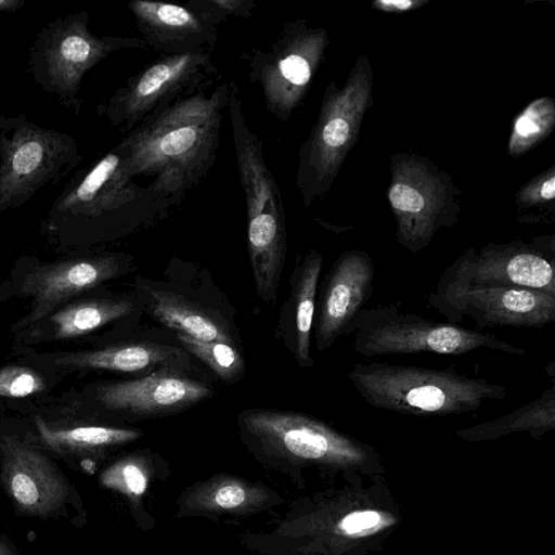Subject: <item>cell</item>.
Here are the masks:
<instances>
[{
  "mask_svg": "<svg viewBox=\"0 0 555 555\" xmlns=\"http://www.w3.org/2000/svg\"><path fill=\"white\" fill-rule=\"evenodd\" d=\"M180 356L177 348L149 343H130L95 350L62 353L53 363L66 370H104L142 372L175 362Z\"/></svg>",
  "mask_w": 555,
  "mask_h": 555,
  "instance_id": "d4e9b609",
  "label": "cell"
},
{
  "mask_svg": "<svg viewBox=\"0 0 555 555\" xmlns=\"http://www.w3.org/2000/svg\"><path fill=\"white\" fill-rule=\"evenodd\" d=\"M371 94V78L356 70L343 89L327 88L319 117L299 151L296 186L308 207L330 189L356 141Z\"/></svg>",
  "mask_w": 555,
  "mask_h": 555,
  "instance_id": "30bf717a",
  "label": "cell"
},
{
  "mask_svg": "<svg viewBox=\"0 0 555 555\" xmlns=\"http://www.w3.org/2000/svg\"><path fill=\"white\" fill-rule=\"evenodd\" d=\"M425 173L417 168L398 172L388 191L398 222L397 240L413 254L427 247L441 225L450 224L442 214L441 190Z\"/></svg>",
  "mask_w": 555,
  "mask_h": 555,
  "instance_id": "ffe728a7",
  "label": "cell"
},
{
  "mask_svg": "<svg viewBox=\"0 0 555 555\" xmlns=\"http://www.w3.org/2000/svg\"><path fill=\"white\" fill-rule=\"evenodd\" d=\"M555 121L554 103L542 98L530 103L516 118L509 141V153L519 155L544 139Z\"/></svg>",
  "mask_w": 555,
  "mask_h": 555,
  "instance_id": "83f0119b",
  "label": "cell"
},
{
  "mask_svg": "<svg viewBox=\"0 0 555 555\" xmlns=\"http://www.w3.org/2000/svg\"><path fill=\"white\" fill-rule=\"evenodd\" d=\"M167 476L168 468L156 454L137 451L105 465L98 475V482L101 488L122 495L138 527L150 530L154 518L144 507V498L155 480Z\"/></svg>",
  "mask_w": 555,
  "mask_h": 555,
  "instance_id": "603a6c76",
  "label": "cell"
},
{
  "mask_svg": "<svg viewBox=\"0 0 555 555\" xmlns=\"http://www.w3.org/2000/svg\"><path fill=\"white\" fill-rule=\"evenodd\" d=\"M0 555H21L13 540L4 533L0 534Z\"/></svg>",
  "mask_w": 555,
  "mask_h": 555,
  "instance_id": "e575fe53",
  "label": "cell"
},
{
  "mask_svg": "<svg viewBox=\"0 0 555 555\" xmlns=\"http://www.w3.org/2000/svg\"><path fill=\"white\" fill-rule=\"evenodd\" d=\"M0 489L18 517L87 522L76 486L52 457L30 438L0 437Z\"/></svg>",
  "mask_w": 555,
  "mask_h": 555,
  "instance_id": "9c48e42d",
  "label": "cell"
},
{
  "mask_svg": "<svg viewBox=\"0 0 555 555\" xmlns=\"http://www.w3.org/2000/svg\"><path fill=\"white\" fill-rule=\"evenodd\" d=\"M46 386L43 376L34 369L13 364L0 367L1 397H28L43 391Z\"/></svg>",
  "mask_w": 555,
  "mask_h": 555,
  "instance_id": "f546056e",
  "label": "cell"
},
{
  "mask_svg": "<svg viewBox=\"0 0 555 555\" xmlns=\"http://www.w3.org/2000/svg\"><path fill=\"white\" fill-rule=\"evenodd\" d=\"M326 43L324 29L296 20L286 23L268 48L247 55L248 77L280 121H287L305 98Z\"/></svg>",
  "mask_w": 555,
  "mask_h": 555,
  "instance_id": "8fae6325",
  "label": "cell"
},
{
  "mask_svg": "<svg viewBox=\"0 0 555 555\" xmlns=\"http://www.w3.org/2000/svg\"><path fill=\"white\" fill-rule=\"evenodd\" d=\"M88 22L87 10L57 16L37 33L29 48L28 73L35 82L76 115L88 70L113 53L147 47L138 37L96 36Z\"/></svg>",
  "mask_w": 555,
  "mask_h": 555,
  "instance_id": "8992f818",
  "label": "cell"
},
{
  "mask_svg": "<svg viewBox=\"0 0 555 555\" xmlns=\"http://www.w3.org/2000/svg\"><path fill=\"white\" fill-rule=\"evenodd\" d=\"M375 264L363 250L343 253L323 281L315 306V345L330 349L338 338L351 335L354 320L374 293Z\"/></svg>",
  "mask_w": 555,
  "mask_h": 555,
  "instance_id": "9a60e30c",
  "label": "cell"
},
{
  "mask_svg": "<svg viewBox=\"0 0 555 555\" xmlns=\"http://www.w3.org/2000/svg\"><path fill=\"white\" fill-rule=\"evenodd\" d=\"M284 504L280 492L259 480L219 473L188 486L175 501L177 517H249Z\"/></svg>",
  "mask_w": 555,
  "mask_h": 555,
  "instance_id": "ac0fdd59",
  "label": "cell"
},
{
  "mask_svg": "<svg viewBox=\"0 0 555 555\" xmlns=\"http://www.w3.org/2000/svg\"><path fill=\"white\" fill-rule=\"evenodd\" d=\"M210 390L183 375L158 371L130 380L100 384L96 401L106 410L137 416L167 414L188 408L206 397Z\"/></svg>",
  "mask_w": 555,
  "mask_h": 555,
  "instance_id": "d6986e66",
  "label": "cell"
},
{
  "mask_svg": "<svg viewBox=\"0 0 555 555\" xmlns=\"http://www.w3.org/2000/svg\"><path fill=\"white\" fill-rule=\"evenodd\" d=\"M217 74L210 53L162 54L129 77L99 114L127 133L173 101L212 83Z\"/></svg>",
  "mask_w": 555,
  "mask_h": 555,
  "instance_id": "7c38bea8",
  "label": "cell"
},
{
  "mask_svg": "<svg viewBox=\"0 0 555 555\" xmlns=\"http://www.w3.org/2000/svg\"><path fill=\"white\" fill-rule=\"evenodd\" d=\"M229 82L182 96L127 132L118 143L132 178L146 177L159 195L179 205L214 166Z\"/></svg>",
  "mask_w": 555,
  "mask_h": 555,
  "instance_id": "6da1fadb",
  "label": "cell"
},
{
  "mask_svg": "<svg viewBox=\"0 0 555 555\" xmlns=\"http://www.w3.org/2000/svg\"><path fill=\"white\" fill-rule=\"evenodd\" d=\"M347 376L367 405L403 415H462L506 398L504 385L457 372L454 365L354 363Z\"/></svg>",
  "mask_w": 555,
  "mask_h": 555,
  "instance_id": "3957f363",
  "label": "cell"
},
{
  "mask_svg": "<svg viewBox=\"0 0 555 555\" xmlns=\"http://www.w3.org/2000/svg\"><path fill=\"white\" fill-rule=\"evenodd\" d=\"M81 159L73 135L40 127L24 115H0V212L20 208Z\"/></svg>",
  "mask_w": 555,
  "mask_h": 555,
  "instance_id": "ba28073f",
  "label": "cell"
},
{
  "mask_svg": "<svg viewBox=\"0 0 555 555\" xmlns=\"http://www.w3.org/2000/svg\"><path fill=\"white\" fill-rule=\"evenodd\" d=\"M555 428V385L552 384L539 397L507 414L486 421L456 435L465 440L496 439L512 433L527 431L539 438Z\"/></svg>",
  "mask_w": 555,
  "mask_h": 555,
  "instance_id": "484cf974",
  "label": "cell"
},
{
  "mask_svg": "<svg viewBox=\"0 0 555 555\" xmlns=\"http://www.w3.org/2000/svg\"><path fill=\"white\" fill-rule=\"evenodd\" d=\"M555 196V177L554 173H550L548 177L544 178L538 184H535L531 191L529 199L534 201H552Z\"/></svg>",
  "mask_w": 555,
  "mask_h": 555,
  "instance_id": "d6a6232c",
  "label": "cell"
},
{
  "mask_svg": "<svg viewBox=\"0 0 555 555\" xmlns=\"http://www.w3.org/2000/svg\"><path fill=\"white\" fill-rule=\"evenodd\" d=\"M390 517L377 511H358L345 515L336 524V531L345 535H365L388 526Z\"/></svg>",
  "mask_w": 555,
  "mask_h": 555,
  "instance_id": "1f68e13d",
  "label": "cell"
},
{
  "mask_svg": "<svg viewBox=\"0 0 555 555\" xmlns=\"http://www.w3.org/2000/svg\"><path fill=\"white\" fill-rule=\"evenodd\" d=\"M446 272L468 284L527 288L555 297L554 256L521 242L468 249Z\"/></svg>",
  "mask_w": 555,
  "mask_h": 555,
  "instance_id": "5bb4252c",
  "label": "cell"
},
{
  "mask_svg": "<svg viewBox=\"0 0 555 555\" xmlns=\"http://www.w3.org/2000/svg\"><path fill=\"white\" fill-rule=\"evenodd\" d=\"M146 46L162 54L211 53L217 25L190 1L133 0L127 4Z\"/></svg>",
  "mask_w": 555,
  "mask_h": 555,
  "instance_id": "e0dca14e",
  "label": "cell"
},
{
  "mask_svg": "<svg viewBox=\"0 0 555 555\" xmlns=\"http://www.w3.org/2000/svg\"><path fill=\"white\" fill-rule=\"evenodd\" d=\"M25 5V0H0V12L14 13Z\"/></svg>",
  "mask_w": 555,
  "mask_h": 555,
  "instance_id": "d590c367",
  "label": "cell"
},
{
  "mask_svg": "<svg viewBox=\"0 0 555 555\" xmlns=\"http://www.w3.org/2000/svg\"><path fill=\"white\" fill-rule=\"evenodd\" d=\"M428 304L447 322L470 318L477 327H543L555 320V297L517 287L474 285L443 272Z\"/></svg>",
  "mask_w": 555,
  "mask_h": 555,
  "instance_id": "4fadbf2b",
  "label": "cell"
},
{
  "mask_svg": "<svg viewBox=\"0 0 555 555\" xmlns=\"http://www.w3.org/2000/svg\"><path fill=\"white\" fill-rule=\"evenodd\" d=\"M150 296L153 317L179 334L202 341H232L218 320L183 297L163 291H151Z\"/></svg>",
  "mask_w": 555,
  "mask_h": 555,
  "instance_id": "4316f807",
  "label": "cell"
},
{
  "mask_svg": "<svg viewBox=\"0 0 555 555\" xmlns=\"http://www.w3.org/2000/svg\"><path fill=\"white\" fill-rule=\"evenodd\" d=\"M322 264V255L315 249H310L297 260L291 278L289 296L281 315L280 328L286 346L301 369L314 366L310 346Z\"/></svg>",
  "mask_w": 555,
  "mask_h": 555,
  "instance_id": "7402d4cb",
  "label": "cell"
},
{
  "mask_svg": "<svg viewBox=\"0 0 555 555\" xmlns=\"http://www.w3.org/2000/svg\"><path fill=\"white\" fill-rule=\"evenodd\" d=\"M126 255L101 254L41 263L34 267L22 285L31 297V310L18 327H29L78 294L96 287L119 274Z\"/></svg>",
  "mask_w": 555,
  "mask_h": 555,
  "instance_id": "2e32d148",
  "label": "cell"
},
{
  "mask_svg": "<svg viewBox=\"0 0 555 555\" xmlns=\"http://www.w3.org/2000/svg\"><path fill=\"white\" fill-rule=\"evenodd\" d=\"M423 1L412 0H377L373 5L385 12H404L422 5Z\"/></svg>",
  "mask_w": 555,
  "mask_h": 555,
  "instance_id": "836d02e7",
  "label": "cell"
},
{
  "mask_svg": "<svg viewBox=\"0 0 555 555\" xmlns=\"http://www.w3.org/2000/svg\"><path fill=\"white\" fill-rule=\"evenodd\" d=\"M352 335L354 352L364 358L421 352L461 356L480 348L526 354L525 348L492 333L433 321L395 305L364 307L356 317Z\"/></svg>",
  "mask_w": 555,
  "mask_h": 555,
  "instance_id": "52a82bcc",
  "label": "cell"
},
{
  "mask_svg": "<svg viewBox=\"0 0 555 555\" xmlns=\"http://www.w3.org/2000/svg\"><path fill=\"white\" fill-rule=\"evenodd\" d=\"M35 425L37 441L31 440L39 448L88 475L94 474L112 451L142 436L138 429L105 425L53 426L39 416Z\"/></svg>",
  "mask_w": 555,
  "mask_h": 555,
  "instance_id": "44dd1931",
  "label": "cell"
},
{
  "mask_svg": "<svg viewBox=\"0 0 555 555\" xmlns=\"http://www.w3.org/2000/svg\"><path fill=\"white\" fill-rule=\"evenodd\" d=\"M191 2L217 26L230 17L247 18L256 8L253 0H191Z\"/></svg>",
  "mask_w": 555,
  "mask_h": 555,
  "instance_id": "4dcf8cb0",
  "label": "cell"
},
{
  "mask_svg": "<svg viewBox=\"0 0 555 555\" xmlns=\"http://www.w3.org/2000/svg\"><path fill=\"white\" fill-rule=\"evenodd\" d=\"M228 111L240 184L247 210V246L256 292L274 302L286 256V223L280 188L258 135L249 128L237 86L229 82Z\"/></svg>",
  "mask_w": 555,
  "mask_h": 555,
  "instance_id": "277c9868",
  "label": "cell"
},
{
  "mask_svg": "<svg viewBox=\"0 0 555 555\" xmlns=\"http://www.w3.org/2000/svg\"><path fill=\"white\" fill-rule=\"evenodd\" d=\"M242 442L267 469L299 479L309 466L350 467L370 460L371 449L314 416L268 409L237 418Z\"/></svg>",
  "mask_w": 555,
  "mask_h": 555,
  "instance_id": "5b68a950",
  "label": "cell"
},
{
  "mask_svg": "<svg viewBox=\"0 0 555 555\" xmlns=\"http://www.w3.org/2000/svg\"><path fill=\"white\" fill-rule=\"evenodd\" d=\"M133 304L126 299L95 298L67 304L37 321L31 334L38 340H65L87 335L130 314Z\"/></svg>",
  "mask_w": 555,
  "mask_h": 555,
  "instance_id": "cb8c5ba5",
  "label": "cell"
},
{
  "mask_svg": "<svg viewBox=\"0 0 555 555\" xmlns=\"http://www.w3.org/2000/svg\"><path fill=\"white\" fill-rule=\"evenodd\" d=\"M177 337L185 350L206 363L225 382H232L243 372V358L231 343L202 341L179 333Z\"/></svg>",
  "mask_w": 555,
  "mask_h": 555,
  "instance_id": "f1b7e54d",
  "label": "cell"
},
{
  "mask_svg": "<svg viewBox=\"0 0 555 555\" xmlns=\"http://www.w3.org/2000/svg\"><path fill=\"white\" fill-rule=\"evenodd\" d=\"M171 206L152 186L129 175L125 152L117 144L76 172L52 203L42 225L50 241L82 247L166 218Z\"/></svg>",
  "mask_w": 555,
  "mask_h": 555,
  "instance_id": "7a4b0ae2",
  "label": "cell"
}]
</instances>
